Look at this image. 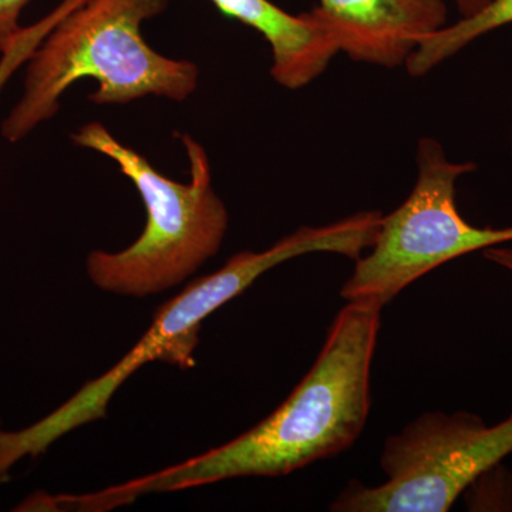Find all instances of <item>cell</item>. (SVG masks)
Segmentation results:
<instances>
[{
	"label": "cell",
	"mask_w": 512,
	"mask_h": 512,
	"mask_svg": "<svg viewBox=\"0 0 512 512\" xmlns=\"http://www.w3.org/2000/svg\"><path fill=\"white\" fill-rule=\"evenodd\" d=\"M167 8V0H80L28 60L25 87L2 124L10 143L23 140L56 116L74 83L92 77L99 106L147 96L183 101L197 89L198 69L151 49L141 26Z\"/></svg>",
	"instance_id": "3957f363"
},
{
	"label": "cell",
	"mask_w": 512,
	"mask_h": 512,
	"mask_svg": "<svg viewBox=\"0 0 512 512\" xmlns=\"http://www.w3.org/2000/svg\"><path fill=\"white\" fill-rule=\"evenodd\" d=\"M488 2H491V0H454L461 18L474 15L478 10L484 8Z\"/></svg>",
	"instance_id": "4fadbf2b"
},
{
	"label": "cell",
	"mask_w": 512,
	"mask_h": 512,
	"mask_svg": "<svg viewBox=\"0 0 512 512\" xmlns=\"http://www.w3.org/2000/svg\"><path fill=\"white\" fill-rule=\"evenodd\" d=\"M0 430H2V429H0Z\"/></svg>",
	"instance_id": "9a60e30c"
},
{
	"label": "cell",
	"mask_w": 512,
	"mask_h": 512,
	"mask_svg": "<svg viewBox=\"0 0 512 512\" xmlns=\"http://www.w3.org/2000/svg\"><path fill=\"white\" fill-rule=\"evenodd\" d=\"M511 23L512 0H491L474 15L461 18L454 25L444 26L439 32L426 37L404 66L410 76H424L474 40Z\"/></svg>",
	"instance_id": "9c48e42d"
},
{
	"label": "cell",
	"mask_w": 512,
	"mask_h": 512,
	"mask_svg": "<svg viewBox=\"0 0 512 512\" xmlns=\"http://www.w3.org/2000/svg\"><path fill=\"white\" fill-rule=\"evenodd\" d=\"M79 2L80 0H62L52 12L47 13L45 18L22 28L12 43L0 53V93L16 70L28 63L30 56L35 53L40 43Z\"/></svg>",
	"instance_id": "30bf717a"
},
{
	"label": "cell",
	"mask_w": 512,
	"mask_h": 512,
	"mask_svg": "<svg viewBox=\"0 0 512 512\" xmlns=\"http://www.w3.org/2000/svg\"><path fill=\"white\" fill-rule=\"evenodd\" d=\"M316 6L353 62L403 66L426 37L447 26L444 0H319Z\"/></svg>",
	"instance_id": "52a82bcc"
},
{
	"label": "cell",
	"mask_w": 512,
	"mask_h": 512,
	"mask_svg": "<svg viewBox=\"0 0 512 512\" xmlns=\"http://www.w3.org/2000/svg\"><path fill=\"white\" fill-rule=\"evenodd\" d=\"M484 256L495 265L512 272V249L503 247H490L484 249Z\"/></svg>",
	"instance_id": "7c38bea8"
},
{
	"label": "cell",
	"mask_w": 512,
	"mask_h": 512,
	"mask_svg": "<svg viewBox=\"0 0 512 512\" xmlns=\"http://www.w3.org/2000/svg\"><path fill=\"white\" fill-rule=\"evenodd\" d=\"M353 301L330 326L315 365L271 416L224 446L96 494L76 495L79 511H106L141 495L238 477H279L348 450L365 429L380 312Z\"/></svg>",
	"instance_id": "6da1fadb"
},
{
	"label": "cell",
	"mask_w": 512,
	"mask_h": 512,
	"mask_svg": "<svg viewBox=\"0 0 512 512\" xmlns=\"http://www.w3.org/2000/svg\"><path fill=\"white\" fill-rule=\"evenodd\" d=\"M73 140L119 165L147 212L146 228L133 245L87 256V274L97 288L134 298L156 295L180 285L220 251L228 211L212 187L210 160L198 141L183 137L191 175L188 183H177L121 144L103 124H86Z\"/></svg>",
	"instance_id": "277c9868"
},
{
	"label": "cell",
	"mask_w": 512,
	"mask_h": 512,
	"mask_svg": "<svg viewBox=\"0 0 512 512\" xmlns=\"http://www.w3.org/2000/svg\"><path fill=\"white\" fill-rule=\"evenodd\" d=\"M375 222L366 212L323 227H302L262 252H239L214 274L191 282L157 309L150 329L130 352L104 375L84 384L66 403L32 426L0 430V485L23 458H36L84 424L104 419L111 397L141 366L165 362L191 369L204 320L247 291L259 276L289 259L329 252L359 259L372 245Z\"/></svg>",
	"instance_id": "7a4b0ae2"
},
{
	"label": "cell",
	"mask_w": 512,
	"mask_h": 512,
	"mask_svg": "<svg viewBox=\"0 0 512 512\" xmlns=\"http://www.w3.org/2000/svg\"><path fill=\"white\" fill-rule=\"evenodd\" d=\"M29 0H0V53L22 30L20 16Z\"/></svg>",
	"instance_id": "8fae6325"
},
{
	"label": "cell",
	"mask_w": 512,
	"mask_h": 512,
	"mask_svg": "<svg viewBox=\"0 0 512 512\" xmlns=\"http://www.w3.org/2000/svg\"><path fill=\"white\" fill-rule=\"evenodd\" d=\"M511 151H512V124H511Z\"/></svg>",
	"instance_id": "5bb4252c"
},
{
	"label": "cell",
	"mask_w": 512,
	"mask_h": 512,
	"mask_svg": "<svg viewBox=\"0 0 512 512\" xmlns=\"http://www.w3.org/2000/svg\"><path fill=\"white\" fill-rule=\"evenodd\" d=\"M512 453V414L487 426L477 414L426 413L384 443L387 480L350 483L330 510L446 512L478 478Z\"/></svg>",
	"instance_id": "8992f818"
},
{
	"label": "cell",
	"mask_w": 512,
	"mask_h": 512,
	"mask_svg": "<svg viewBox=\"0 0 512 512\" xmlns=\"http://www.w3.org/2000/svg\"><path fill=\"white\" fill-rule=\"evenodd\" d=\"M477 170L454 163L434 138H420L417 181L407 200L382 217L375 242L356 261L340 296L348 302H392L406 286L471 252L512 241V227L478 228L461 217L457 181Z\"/></svg>",
	"instance_id": "5b68a950"
},
{
	"label": "cell",
	"mask_w": 512,
	"mask_h": 512,
	"mask_svg": "<svg viewBox=\"0 0 512 512\" xmlns=\"http://www.w3.org/2000/svg\"><path fill=\"white\" fill-rule=\"evenodd\" d=\"M224 15L265 37L271 46V74L289 90L308 86L340 52L338 36L318 8L291 15L269 0H211Z\"/></svg>",
	"instance_id": "ba28073f"
}]
</instances>
